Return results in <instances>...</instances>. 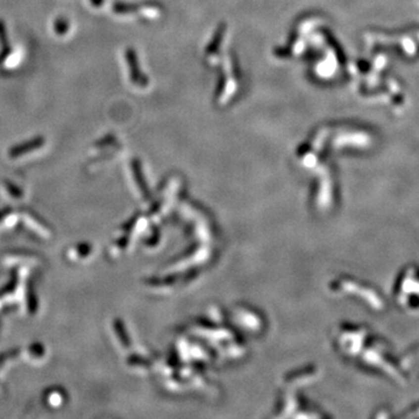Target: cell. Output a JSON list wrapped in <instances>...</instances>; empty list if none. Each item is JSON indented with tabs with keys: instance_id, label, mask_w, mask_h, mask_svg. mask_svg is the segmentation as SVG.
<instances>
[{
	"instance_id": "3957f363",
	"label": "cell",
	"mask_w": 419,
	"mask_h": 419,
	"mask_svg": "<svg viewBox=\"0 0 419 419\" xmlns=\"http://www.w3.org/2000/svg\"><path fill=\"white\" fill-rule=\"evenodd\" d=\"M69 27H70V25H69V21L64 18V16H58V18L55 19L54 32L57 35L62 36L67 34V33L69 32Z\"/></svg>"
},
{
	"instance_id": "7a4b0ae2",
	"label": "cell",
	"mask_w": 419,
	"mask_h": 419,
	"mask_svg": "<svg viewBox=\"0 0 419 419\" xmlns=\"http://www.w3.org/2000/svg\"><path fill=\"white\" fill-rule=\"evenodd\" d=\"M0 45H1V51H0V64H1L12 51L7 39V33H6V26L2 20H0Z\"/></svg>"
},
{
	"instance_id": "277c9868",
	"label": "cell",
	"mask_w": 419,
	"mask_h": 419,
	"mask_svg": "<svg viewBox=\"0 0 419 419\" xmlns=\"http://www.w3.org/2000/svg\"><path fill=\"white\" fill-rule=\"evenodd\" d=\"M103 1H104V0H91L92 5H94V6L101 5V2H103Z\"/></svg>"
},
{
	"instance_id": "6da1fadb",
	"label": "cell",
	"mask_w": 419,
	"mask_h": 419,
	"mask_svg": "<svg viewBox=\"0 0 419 419\" xmlns=\"http://www.w3.org/2000/svg\"><path fill=\"white\" fill-rule=\"evenodd\" d=\"M45 144V138L44 137H35L31 139V140L25 141V142L19 143L14 146L13 148H11V150L8 151V155L13 158L21 156V155H25L27 153H31L33 150L39 149V148H41Z\"/></svg>"
}]
</instances>
